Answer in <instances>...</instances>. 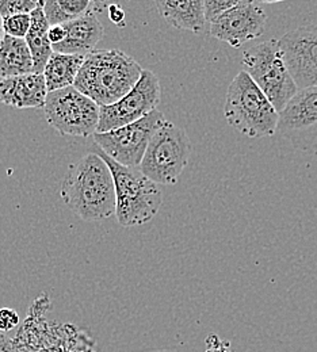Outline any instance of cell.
I'll use <instances>...</instances> for the list:
<instances>
[{
	"label": "cell",
	"mask_w": 317,
	"mask_h": 352,
	"mask_svg": "<svg viewBox=\"0 0 317 352\" xmlns=\"http://www.w3.org/2000/svg\"><path fill=\"white\" fill-rule=\"evenodd\" d=\"M278 43L297 88L317 87V26L297 28L283 34Z\"/></svg>",
	"instance_id": "12"
},
{
	"label": "cell",
	"mask_w": 317,
	"mask_h": 352,
	"mask_svg": "<svg viewBox=\"0 0 317 352\" xmlns=\"http://www.w3.org/2000/svg\"><path fill=\"white\" fill-rule=\"evenodd\" d=\"M85 60L86 56L53 52L44 69L47 92L74 87Z\"/></svg>",
	"instance_id": "17"
},
{
	"label": "cell",
	"mask_w": 317,
	"mask_h": 352,
	"mask_svg": "<svg viewBox=\"0 0 317 352\" xmlns=\"http://www.w3.org/2000/svg\"><path fill=\"white\" fill-rule=\"evenodd\" d=\"M21 324L19 314L10 308L0 309V332L7 333Z\"/></svg>",
	"instance_id": "23"
},
{
	"label": "cell",
	"mask_w": 317,
	"mask_h": 352,
	"mask_svg": "<svg viewBox=\"0 0 317 352\" xmlns=\"http://www.w3.org/2000/svg\"><path fill=\"white\" fill-rule=\"evenodd\" d=\"M164 120V114L156 109L131 125L110 132L95 133L94 141L99 151L116 163L124 167L138 168L153 133Z\"/></svg>",
	"instance_id": "8"
},
{
	"label": "cell",
	"mask_w": 317,
	"mask_h": 352,
	"mask_svg": "<svg viewBox=\"0 0 317 352\" xmlns=\"http://www.w3.org/2000/svg\"><path fill=\"white\" fill-rule=\"evenodd\" d=\"M133 57L118 49H99L86 56L74 87L99 107L110 106L129 94L142 75Z\"/></svg>",
	"instance_id": "2"
},
{
	"label": "cell",
	"mask_w": 317,
	"mask_h": 352,
	"mask_svg": "<svg viewBox=\"0 0 317 352\" xmlns=\"http://www.w3.org/2000/svg\"><path fill=\"white\" fill-rule=\"evenodd\" d=\"M276 132L297 151L317 156V87L298 89L279 113Z\"/></svg>",
	"instance_id": "10"
},
{
	"label": "cell",
	"mask_w": 317,
	"mask_h": 352,
	"mask_svg": "<svg viewBox=\"0 0 317 352\" xmlns=\"http://www.w3.org/2000/svg\"><path fill=\"white\" fill-rule=\"evenodd\" d=\"M46 96L45 76L41 74L0 80V103L12 109H44Z\"/></svg>",
	"instance_id": "13"
},
{
	"label": "cell",
	"mask_w": 317,
	"mask_h": 352,
	"mask_svg": "<svg viewBox=\"0 0 317 352\" xmlns=\"http://www.w3.org/2000/svg\"><path fill=\"white\" fill-rule=\"evenodd\" d=\"M34 74V61L26 40L4 36L0 44V79Z\"/></svg>",
	"instance_id": "16"
},
{
	"label": "cell",
	"mask_w": 317,
	"mask_h": 352,
	"mask_svg": "<svg viewBox=\"0 0 317 352\" xmlns=\"http://www.w3.org/2000/svg\"><path fill=\"white\" fill-rule=\"evenodd\" d=\"M0 352H21L18 350L14 339H10L6 333L0 332Z\"/></svg>",
	"instance_id": "26"
},
{
	"label": "cell",
	"mask_w": 317,
	"mask_h": 352,
	"mask_svg": "<svg viewBox=\"0 0 317 352\" xmlns=\"http://www.w3.org/2000/svg\"><path fill=\"white\" fill-rule=\"evenodd\" d=\"M156 352H170V351H156Z\"/></svg>",
	"instance_id": "28"
},
{
	"label": "cell",
	"mask_w": 317,
	"mask_h": 352,
	"mask_svg": "<svg viewBox=\"0 0 317 352\" xmlns=\"http://www.w3.org/2000/svg\"><path fill=\"white\" fill-rule=\"evenodd\" d=\"M4 28H3V18H1V15H0V44H1V41H3V38H4Z\"/></svg>",
	"instance_id": "27"
},
{
	"label": "cell",
	"mask_w": 317,
	"mask_h": 352,
	"mask_svg": "<svg viewBox=\"0 0 317 352\" xmlns=\"http://www.w3.org/2000/svg\"><path fill=\"white\" fill-rule=\"evenodd\" d=\"M47 36H49V41H50L52 46L61 44V43L65 40V36H67V32H65L64 25L50 26Z\"/></svg>",
	"instance_id": "25"
},
{
	"label": "cell",
	"mask_w": 317,
	"mask_h": 352,
	"mask_svg": "<svg viewBox=\"0 0 317 352\" xmlns=\"http://www.w3.org/2000/svg\"><path fill=\"white\" fill-rule=\"evenodd\" d=\"M162 98L159 78L148 69L142 71L133 89L118 102L102 106L98 132L106 133L140 121L156 110Z\"/></svg>",
	"instance_id": "9"
},
{
	"label": "cell",
	"mask_w": 317,
	"mask_h": 352,
	"mask_svg": "<svg viewBox=\"0 0 317 352\" xmlns=\"http://www.w3.org/2000/svg\"><path fill=\"white\" fill-rule=\"evenodd\" d=\"M92 4L89 0H46L44 12L50 26L65 25L86 15Z\"/></svg>",
	"instance_id": "19"
},
{
	"label": "cell",
	"mask_w": 317,
	"mask_h": 352,
	"mask_svg": "<svg viewBox=\"0 0 317 352\" xmlns=\"http://www.w3.org/2000/svg\"><path fill=\"white\" fill-rule=\"evenodd\" d=\"M240 0H204L205 3V16L209 23L216 21L228 10L234 7Z\"/></svg>",
	"instance_id": "22"
},
{
	"label": "cell",
	"mask_w": 317,
	"mask_h": 352,
	"mask_svg": "<svg viewBox=\"0 0 317 352\" xmlns=\"http://www.w3.org/2000/svg\"><path fill=\"white\" fill-rule=\"evenodd\" d=\"M191 155L186 131L164 120L153 133L138 170L156 184H175Z\"/></svg>",
	"instance_id": "6"
},
{
	"label": "cell",
	"mask_w": 317,
	"mask_h": 352,
	"mask_svg": "<svg viewBox=\"0 0 317 352\" xmlns=\"http://www.w3.org/2000/svg\"><path fill=\"white\" fill-rule=\"evenodd\" d=\"M44 113L47 124L61 135L89 137L98 132L100 107L75 87L47 92Z\"/></svg>",
	"instance_id": "7"
},
{
	"label": "cell",
	"mask_w": 317,
	"mask_h": 352,
	"mask_svg": "<svg viewBox=\"0 0 317 352\" xmlns=\"http://www.w3.org/2000/svg\"><path fill=\"white\" fill-rule=\"evenodd\" d=\"M107 14H109V19L111 23H114L116 26L124 28L125 26V11L120 4H109L107 6Z\"/></svg>",
	"instance_id": "24"
},
{
	"label": "cell",
	"mask_w": 317,
	"mask_h": 352,
	"mask_svg": "<svg viewBox=\"0 0 317 352\" xmlns=\"http://www.w3.org/2000/svg\"><path fill=\"white\" fill-rule=\"evenodd\" d=\"M267 15L262 3L240 0L210 23V36L232 47H241L263 34Z\"/></svg>",
	"instance_id": "11"
},
{
	"label": "cell",
	"mask_w": 317,
	"mask_h": 352,
	"mask_svg": "<svg viewBox=\"0 0 317 352\" xmlns=\"http://www.w3.org/2000/svg\"><path fill=\"white\" fill-rule=\"evenodd\" d=\"M111 170L116 183V216L125 226L142 225L152 220L163 204V194L155 182L148 179L138 168L124 167L102 151L98 152Z\"/></svg>",
	"instance_id": "4"
},
{
	"label": "cell",
	"mask_w": 317,
	"mask_h": 352,
	"mask_svg": "<svg viewBox=\"0 0 317 352\" xmlns=\"http://www.w3.org/2000/svg\"><path fill=\"white\" fill-rule=\"evenodd\" d=\"M49 29L50 25L44 12V1H41L40 7L32 12V28L25 38L34 61V74L44 75L46 64L53 54V46L47 36Z\"/></svg>",
	"instance_id": "18"
},
{
	"label": "cell",
	"mask_w": 317,
	"mask_h": 352,
	"mask_svg": "<svg viewBox=\"0 0 317 352\" xmlns=\"http://www.w3.org/2000/svg\"><path fill=\"white\" fill-rule=\"evenodd\" d=\"M67 36L60 45L53 46V52L64 54L87 56L103 38L105 29L96 18L94 8L82 18L64 25Z\"/></svg>",
	"instance_id": "14"
},
{
	"label": "cell",
	"mask_w": 317,
	"mask_h": 352,
	"mask_svg": "<svg viewBox=\"0 0 317 352\" xmlns=\"http://www.w3.org/2000/svg\"><path fill=\"white\" fill-rule=\"evenodd\" d=\"M243 67L278 113L283 111L298 92L278 40H269L247 49L243 56Z\"/></svg>",
	"instance_id": "5"
},
{
	"label": "cell",
	"mask_w": 317,
	"mask_h": 352,
	"mask_svg": "<svg viewBox=\"0 0 317 352\" xmlns=\"http://www.w3.org/2000/svg\"><path fill=\"white\" fill-rule=\"evenodd\" d=\"M3 28H4L6 36L25 40L32 28V14L14 15L7 19H3Z\"/></svg>",
	"instance_id": "21"
},
{
	"label": "cell",
	"mask_w": 317,
	"mask_h": 352,
	"mask_svg": "<svg viewBox=\"0 0 317 352\" xmlns=\"http://www.w3.org/2000/svg\"><path fill=\"white\" fill-rule=\"evenodd\" d=\"M224 114L232 128L250 138L272 137L278 131L279 113L245 71L228 87Z\"/></svg>",
	"instance_id": "3"
},
{
	"label": "cell",
	"mask_w": 317,
	"mask_h": 352,
	"mask_svg": "<svg viewBox=\"0 0 317 352\" xmlns=\"http://www.w3.org/2000/svg\"><path fill=\"white\" fill-rule=\"evenodd\" d=\"M156 7L159 14L179 30L199 34L208 22L204 0H157Z\"/></svg>",
	"instance_id": "15"
},
{
	"label": "cell",
	"mask_w": 317,
	"mask_h": 352,
	"mask_svg": "<svg viewBox=\"0 0 317 352\" xmlns=\"http://www.w3.org/2000/svg\"><path fill=\"white\" fill-rule=\"evenodd\" d=\"M61 198L83 221H102L116 214V183L110 167L98 152L74 164L61 184Z\"/></svg>",
	"instance_id": "1"
},
{
	"label": "cell",
	"mask_w": 317,
	"mask_h": 352,
	"mask_svg": "<svg viewBox=\"0 0 317 352\" xmlns=\"http://www.w3.org/2000/svg\"><path fill=\"white\" fill-rule=\"evenodd\" d=\"M40 4L41 1L36 0H0V15L3 19L14 15H30L40 7Z\"/></svg>",
	"instance_id": "20"
}]
</instances>
